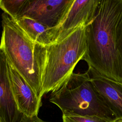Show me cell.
<instances>
[{
  "mask_svg": "<svg viewBox=\"0 0 122 122\" xmlns=\"http://www.w3.org/2000/svg\"><path fill=\"white\" fill-rule=\"evenodd\" d=\"M83 59L101 75L122 83V0H101L86 26Z\"/></svg>",
  "mask_w": 122,
  "mask_h": 122,
  "instance_id": "cell-1",
  "label": "cell"
},
{
  "mask_svg": "<svg viewBox=\"0 0 122 122\" xmlns=\"http://www.w3.org/2000/svg\"><path fill=\"white\" fill-rule=\"evenodd\" d=\"M99 2V0H74L62 22L55 28V42L62 39L78 27L88 25L95 16Z\"/></svg>",
  "mask_w": 122,
  "mask_h": 122,
  "instance_id": "cell-6",
  "label": "cell"
},
{
  "mask_svg": "<svg viewBox=\"0 0 122 122\" xmlns=\"http://www.w3.org/2000/svg\"><path fill=\"white\" fill-rule=\"evenodd\" d=\"M0 122H1V120H0Z\"/></svg>",
  "mask_w": 122,
  "mask_h": 122,
  "instance_id": "cell-15",
  "label": "cell"
},
{
  "mask_svg": "<svg viewBox=\"0 0 122 122\" xmlns=\"http://www.w3.org/2000/svg\"><path fill=\"white\" fill-rule=\"evenodd\" d=\"M19 122H46L35 115L32 117H28L22 115Z\"/></svg>",
  "mask_w": 122,
  "mask_h": 122,
  "instance_id": "cell-13",
  "label": "cell"
},
{
  "mask_svg": "<svg viewBox=\"0 0 122 122\" xmlns=\"http://www.w3.org/2000/svg\"><path fill=\"white\" fill-rule=\"evenodd\" d=\"M22 115L13 94L8 60L0 47V118L1 122H19Z\"/></svg>",
  "mask_w": 122,
  "mask_h": 122,
  "instance_id": "cell-9",
  "label": "cell"
},
{
  "mask_svg": "<svg viewBox=\"0 0 122 122\" xmlns=\"http://www.w3.org/2000/svg\"><path fill=\"white\" fill-rule=\"evenodd\" d=\"M74 0H28L20 17L33 19L50 28L58 27Z\"/></svg>",
  "mask_w": 122,
  "mask_h": 122,
  "instance_id": "cell-5",
  "label": "cell"
},
{
  "mask_svg": "<svg viewBox=\"0 0 122 122\" xmlns=\"http://www.w3.org/2000/svg\"><path fill=\"white\" fill-rule=\"evenodd\" d=\"M49 101L62 113L98 116L112 121L115 119L86 71L73 73L59 88L51 92Z\"/></svg>",
  "mask_w": 122,
  "mask_h": 122,
  "instance_id": "cell-4",
  "label": "cell"
},
{
  "mask_svg": "<svg viewBox=\"0 0 122 122\" xmlns=\"http://www.w3.org/2000/svg\"><path fill=\"white\" fill-rule=\"evenodd\" d=\"M23 31L34 42L48 46L55 41V29L26 17H20L15 20Z\"/></svg>",
  "mask_w": 122,
  "mask_h": 122,
  "instance_id": "cell-10",
  "label": "cell"
},
{
  "mask_svg": "<svg viewBox=\"0 0 122 122\" xmlns=\"http://www.w3.org/2000/svg\"><path fill=\"white\" fill-rule=\"evenodd\" d=\"M86 72L115 119H122V83L101 75L90 66H88Z\"/></svg>",
  "mask_w": 122,
  "mask_h": 122,
  "instance_id": "cell-8",
  "label": "cell"
},
{
  "mask_svg": "<svg viewBox=\"0 0 122 122\" xmlns=\"http://www.w3.org/2000/svg\"><path fill=\"white\" fill-rule=\"evenodd\" d=\"M62 118V122H113L98 116H80L68 113H63Z\"/></svg>",
  "mask_w": 122,
  "mask_h": 122,
  "instance_id": "cell-12",
  "label": "cell"
},
{
  "mask_svg": "<svg viewBox=\"0 0 122 122\" xmlns=\"http://www.w3.org/2000/svg\"><path fill=\"white\" fill-rule=\"evenodd\" d=\"M28 0H0V9L15 20L20 17Z\"/></svg>",
  "mask_w": 122,
  "mask_h": 122,
  "instance_id": "cell-11",
  "label": "cell"
},
{
  "mask_svg": "<svg viewBox=\"0 0 122 122\" xmlns=\"http://www.w3.org/2000/svg\"><path fill=\"white\" fill-rule=\"evenodd\" d=\"M86 26H81L62 39L46 46L42 74V92L59 88L73 73L87 50Z\"/></svg>",
  "mask_w": 122,
  "mask_h": 122,
  "instance_id": "cell-3",
  "label": "cell"
},
{
  "mask_svg": "<svg viewBox=\"0 0 122 122\" xmlns=\"http://www.w3.org/2000/svg\"><path fill=\"white\" fill-rule=\"evenodd\" d=\"M113 122H122V119H116Z\"/></svg>",
  "mask_w": 122,
  "mask_h": 122,
  "instance_id": "cell-14",
  "label": "cell"
},
{
  "mask_svg": "<svg viewBox=\"0 0 122 122\" xmlns=\"http://www.w3.org/2000/svg\"><path fill=\"white\" fill-rule=\"evenodd\" d=\"M0 47L8 62L42 98V74L46 46L32 41L7 14L1 15Z\"/></svg>",
  "mask_w": 122,
  "mask_h": 122,
  "instance_id": "cell-2",
  "label": "cell"
},
{
  "mask_svg": "<svg viewBox=\"0 0 122 122\" xmlns=\"http://www.w3.org/2000/svg\"><path fill=\"white\" fill-rule=\"evenodd\" d=\"M8 70L13 94L19 112L28 117L38 115L42 104L41 99L38 97L29 83L9 62Z\"/></svg>",
  "mask_w": 122,
  "mask_h": 122,
  "instance_id": "cell-7",
  "label": "cell"
}]
</instances>
